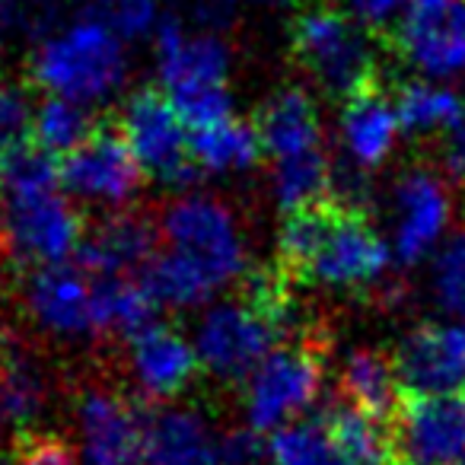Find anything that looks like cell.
<instances>
[{
    "label": "cell",
    "instance_id": "cell-1",
    "mask_svg": "<svg viewBox=\"0 0 465 465\" xmlns=\"http://www.w3.org/2000/svg\"><path fill=\"white\" fill-rule=\"evenodd\" d=\"M86 223L61 185V163L35 143L0 160V252L23 268L77 262Z\"/></svg>",
    "mask_w": 465,
    "mask_h": 465
},
{
    "label": "cell",
    "instance_id": "cell-2",
    "mask_svg": "<svg viewBox=\"0 0 465 465\" xmlns=\"http://www.w3.org/2000/svg\"><path fill=\"white\" fill-rule=\"evenodd\" d=\"M281 265L329 293H367L389 278V236L357 207L338 201L284 213L278 230Z\"/></svg>",
    "mask_w": 465,
    "mask_h": 465
},
{
    "label": "cell",
    "instance_id": "cell-3",
    "mask_svg": "<svg viewBox=\"0 0 465 465\" xmlns=\"http://www.w3.org/2000/svg\"><path fill=\"white\" fill-rule=\"evenodd\" d=\"M293 325V300L272 274H262L242 297H217L198 310L192 341L201 367L220 382H242Z\"/></svg>",
    "mask_w": 465,
    "mask_h": 465
},
{
    "label": "cell",
    "instance_id": "cell-4",
    "mask_svg": "<svg viewBox=\"0 0 465 465\" xmlns=\"http://www.w3.org/2000/svg\"><path fill=\"white\" fill-rule=\"evenodd\" d=\"M29 71L45 96H61L96 109L112 103L128 84V39L112 26L105 14L74 16L42 35L29 58Z\"/></svg>",
    "mask_w": 465,
    "mask_h": 465
},
{
    "label": "cell",
    "instance_id": "cell-5",
    "mask_svg": "<svg viewBox=\"0 0 465 465\" xmlns=\"http://www.w3.org/2000/svg\"><path fill=\"white\" fill-rule=\"evenodd\" d=\"M153 67L160 90L173 99L188 128L198 131L232 115V52L220 33L188 26L179 16L160 23L153 39Z\"/></svg>",
    "mask_w": 465,
    "mask_h": 465
},
{
    "label": "cell",
    "instance_id": "cell-6",
    "mask_svg": "<svg viewBox=\"0 0 465 465\" xmlns=\"http://www.w3.org/2000/svg\"><path fill=\"white\" fill-rule=\"evenodd\" d=\"M291 54L319 93L351 99L376 86L380 48L363 20L348 7L312 4L291 23Z\"/></svg>",
    "mask_w": 465,
    "mask_h": 465
},
{
    "label": "cell",
    "instance_id": "cell-7",
    "mask_svg": "<svg viewBox=\"0 0 465 465\" xmlns=\"http://www.w3.org/2000/svg\"><path fill=\"white\" fill-rule=\"evenodd\" d=\"M163 249L192 262L220 293L249 274V236L240 213L207 192H175L160 213Z\"/></svg>",
    "mask_w": 465,
    "mask_h": 465
},
{
    "label": "cell",
    "instance_id": "cell-8",
    "mask_svg": "<svg viewBox=\"0 0 465 465\" xmlns=\"http://www.w3.org/2000/svg\"><path fill=\"white\" fill-rule=\"evenodd\" d=\"M242 392V420L262 437L297 420L310 418L325 389V367L306 344H278L246 380Z\"/></svg>",
    "mask_w": 465,
    "mask_h": 465
},
{
    "label": "cell",
    "instance_id": "cell-9",
    "mask_svg": "<svg viewBox=\"0 0 465 465\" xmlns=\"http://www.w3.org/2000/svg\"><path fill=\"white\" fill-rule=\"evenodd\" d=\"M118 131L143 175L185 192L198 175L192 160V128L163 90H137L122 103Z\"/></svg>",
    "mask_w": 465,
    "mask_h": 465
},
{
    "label": "cell",
    "instance_id": "cell-10",
    "mask_svg": "<svg viewBox=\"0 0 465 465\" xmlns=\"http://www.w3.org/2000/svg\"><path fill=\"white\" fill-rule=\"evenodd\" d=\"M452 192L446 175L430 166H408L389 192V246L399 265L430 262L452 226Z\"/></svg>",
    "mask_w": 465,
    "mask_h": 465
},
{
    "label": "cell",
    "instance_id": "cell-11",
    "mask_svg": "<svg viewBox=\"0 0 465 465\" xmlns=\"http://www.w3.org/2000/svg\"><path fill=\"white\" fill-rule=\"evenodd\" d=\"M20 306L42 338L58 344H86L99 335L96 278L77 262L33 268L23 281Z\"/></svg>",
    "mask_w": 465,
    "mask_h": 465
},
{
    "label": "cell",
    "instance_id": "cell-12",
    "mask_svg": "<svg viewBox=\"0 0 465 465\" xmlns=\"http://www.w3.org/2000/svg\"><path fill=\"white\" fill-rule=\"evenodd\" d=\"M143 169L118 128H96L74 153L61 160V185L80 207L99 213L131 211L141 194Z\"/></svg>",
    "mask_w": 465,
    "mask_h": 465
},
{
    "label": "cell",
    "instance_id": "cell-13",
    "mask_svg": "<svg viewBox=\"0 0 465 465\" xmlns=\"http://www.w3.org/2000/svg\"><path fill=\"white\" fill-rule=\"evenodd\" d=\"M395 52L418 77H465V0H411L395 23Z\"/></svg>",
    "mask_w": 465,
    "mask_h": 465
},
{
    "label": "cell",
    "instance_id": "cell-14",
    "mask_svg": "<svg viewBox=\"0 0 465 465\" xmlns=\"http://www.w3.org/2000/svg\"><path fill=\"white\" fill-rule=\"evenodd\" d=\"M80 465H143V411L109 386H86L74 399Z\"/></svg>",
    "mask_w": 465,
    "mask_h": 465
},
{
    "label": "cell",
    "instance_id": "cell-15",
    "mask_svg": "<svg viewBox=\"0 0 465 465\" xmlns=\"http://www.w3.org/2000/svg\"><path fill=\"white\" fill-rule=\"evenodd\" d=\"M405 395L465 392V322L430 319L401 335L392 354Z\"/></svg>",
    "mask_w": 465,
    "mask_h": 465
},
{
    "label": "cell",
    "instance_id": "cell-16",
    "mask_svg": "<svg viewBox=\"0 0 465 465\" xmlns=\"http://www.w3.org/2000/svg\"><path fill=\"white\" fill-rule=\"evenodd\" d=\"M124 373L137 395L156 405H169L194 386L204 367H201L192 335L179 331L175 325L153 322L134 338H128Z\"/></svg>",
    "mask_w": 465,
    "mask_h": 465
},
{
    "label": "cell",
    "instance_id": "cell-17",
    "mask_svg": "<svg viewBox=\"0 0 465 465\" xmlns=\"http://www.w3.org/2000/svg\"><path fill=\"white\" fill-rule=\"evenodd\" d=\"M395 459L408 465L465 462L462 395H405L392 424Z\"/></svg>",
    "mask_w": 465,
    "mask_h": 465
},
{
    "label": "cell",
    "instance_id": "cell-18",
    "mask_svg": "<svg viewBox=\"0 0 465 465\" xmlns=\"http://www.w3.org/2000/svg\"><path fill=\"white\" fill-rule=\"evenodd\" d=\"M255 128H259L268 166L329 156L322 112H319L316 96L306 86H281V90H274L262 103Z\"/></svg>",
    "mask_w": 465,
    "mask_h": 465
},
{
    "label": "cell",
    "instance_id": "cell-19",
    "mask_svg": "<svg viewBox=\"0 0 465 465\" xmlns=\"http://www.w3.org/2000/svg\"><path fill=\"white\" fill-rule=\"evenodd\" d=\"M335 134L348 169L370 175L392 160L395 147H399V137L405 131H401L395 99H389L382 90L370 86V90L357 93V96L341 103Z\"/></svg>",
    "mask_w": 465,
    "mask_h": 465
},
{
    "label": "cell",
    "instance_id": "cell-20",
    "mask_svg": "<svg viewBox=\"0 0 465 465\" xmlns=\"http://www.w3.org/2000/svg\"><path fill=\"white\" fill-rule=\"evenodd\" d=\"M160 226L134 211L103 213V220L86 226L77 265L96 278H131L143 272L160 252Z\"/></svg>",
    "mask_w": 465,
    "mask_h": 465
},
{
    "label": "cell",
    "instance_id": "cell-21",
    "mask_svg": "<svg viewBox=\"0 0 465 465\" xmlns=\"http://www.w3.org/2000/svg\"><path fill=\"white\" fill-rule=\"evenodd\" d=\"M143 465H220V433L201 408L160 405L143 414Z\"/></svg>",
    "mask_w": 465,
    "mask_h": 465
},
{
    "label": "cell",
    "instance_id": "cell-22",
    "mask_svg": "<svg viewBox=\"0 0 465 465\" xmlns=\"http://www.w3.org/2000/svg\"><path fill=\"white\" fill-rule=\"evenodd\" d=\"M54 399L52 370L20 335H0V405L14 430H33Z\"/></svg>",
    "mask_w": 465,
    "mask_h": 465
},
{
    "label": "cell",
    "instance_id": "cell-23",
    "mask_svg": "<svg viewBox=\"0 0 465 465\" xmlns=\"http://www.w3.org/2000/svg\"><path fill=\"white\" fill-rule=\"evenodd\" d=\"M259 128L236 115H226L207 128L192 131V160L201 175L211 179H232V175L252 173L262 163Z\"/></svg>",
    "mask_w": 465,
    "mask_h": 465
},
{
    "label": "cell",
    "instance_id": "cell-24",
    "mask_svg": "<svg viewBox=\"0 0 465 465\" xmlns=\"http://www.w3.org/2000/svg\"><path fill=\"white\" fill-rule=\"evenodd\" d=\"M338 386L344 392V401L380 418H389L401 405V382L392 357L376 348H351L338 367Z\"/></svg>",
    "mask_w": 465,
    "mask_h": 465
},
{
    "label": "cell",
    "instance_id": "cell-25",
    "mask_svg": "<svg viewBox=\"0 0 465 465\" xmlns=\"http://www.w3.org/2000/svg\"><path fill=\"white\" fill-rule=\"evenodd\" d=\"M395 109L401 131L411 137H443L456 122L465 118V99L443 80L414 77L399 86Z\"/></svg>",
    "mask_w": 465,
    "mask_h": 465
},
{
    "label": "cell",
    "instance_id": "cell-26",
    "mask_svg": "<svg viewBox=\"0 0 465 465\" xmlns=\"http://www.w3.org/2000/svg\"><path fill=\"white\" fill-rule=\"evenodd\" d=\"M331 440L341 446L357 465H392L395 462V437L386 418L370 414L351 401H338L322 414Z\"/></svg>",
    "mask_w": 465,
    "mask_h": 465
},
{
    "label": "cell",
    "instance_id": "cell-27",
    "mask_svg": "<svg viewBox=\"0 0 465 465\" xmlns=\"http://www.w3.org/2000/svg\"><path fill=\"white\" fill-rule=\"evenodd\" d=\"M141 281L160 310H175V312L204 310L207 303H213V300L220 297L217 287H213L192 262L169 252V249H160V252L150 259Z\"/></svg>",
    "mask_w": 465,
    "mask_h": 465
},
{
    "label": "cell",
    "instance_id": "cell-28",
    "mask_svg": "<svg viewBox=\"0 0 465 465\" xmlns=\"http://www.w3.org/2000/svg\"><path fill=\"white\" fill-rule=\"evenodd\" d=\"M96 278V274H93ZM156 300L134 278H96V319L99 335L134 338L147 325L156 322Z\"/></svg>",
    "mask_w": 465,
    "mask_h": 465
},
{
    "label": "cell",
    "instance_id": "cell-29",
    "mask_svg": "<svg viewBox=\"0 0 465 465\" xmlns=\"http://www.w3.org/2000/svg\"><path fill=\"white\" fill-rule=\"evenodd\" d=\"M268 465H357L331 440L322 418H303L268 437Z\"/></svg>",
    "mask_w": 465,
    "mask_h": 465
},
{
    "label": "cell",
    "instance_id": "cell-30",
    "mask_svg": "<svg viewBox=\"0 0 465 465\" xmlns=\"http://www.w3.org/2000/svg\"><path fill=\"white\" fill-rule=\"evenodd\" d=\"M96 131L93 124V109L61 96H45L35 105L33 122V143L52 153L54 160H64L67 153L80 147L86 137Z\"/></svg>",
    "mask_w": 465,
    "mask_h": 465
},
{
    "label": "cell",
    "instance_id": "cell-31",
    "mask_svg": "<svg viewBox=\"0 0 465 465\" xmlns=\"http://www.w3.org/2000/svg\"><path fill=\"white\" fill-rule=\"evenodd\" d=\"M427 291L446 319L465 322V230L450 232L443 246L430 255Z\"/></svg>",
    "mask_w": 465,
    "mask_h": 465
},
{
    "label": "cell",
    "instance_id": "cell-32",
    "mask_svg": "<svg viewBox=\"0 0 465 465\" xmlns=\"http://www.w3.org/2000/svg\"><path fill=\"white\" fill-rule=\"evenodd\" d=\"M35 103L26 84L0 74V160L33 143Z\"/></svg>",
    "mask_w": 465,
    "mask_h": 465
},
{
    "label": "cell",
    "instance_id": "cell-33",
    "mask_svg": "<svg viewBox=\"0 0 465 465\" xmlns=\"http://www.w3.org/2000/svg\"><path fill=\"white\" fill-rule=\"evenodd\" d=\"M103 10L112 26L128 42L153 39L160 23L166 20V10H163L160 0H105Z\"/></svg>",
    "mask_w": 465,
    "mask_h": 465
},
{
    "label": "cell",
    "instance_id": "cell-34",
    "mask_svg": "<svg viewBox=\"0 0 465 465\" xmlns=\"http://www.w3.org/2000/svg\"><path fill=\"white\" fill-rule=\"evenodd\" d=\"M7 465H80V462H77V450H71L61 437L35 433V437L23 440V446L10 456Z\"/></svg>",
    "mask_w": 465,
    "mask_h": 465
},
{
    "label": "cell",
    "instance_id": "cell-35",
    "mask_svg": "<svg viewBox=\"0 0 465 465\" xmlns=\"http://www.w3.org/2000/svg\"><path fill=\"white\" fill-rule=\"evenodd\" d=\"M268 459V440L252 427L220 433V465H259Z\"/></svg>",
    "mask_w": 465,
    "mask_h": 465
},
{
    "label": "cell",
    "instance_id": "cell-36",
    "mask_svg": "<svg viewBox=\"0 0 465 465\" xmlns=\"http://www.w3.org/2000/svg\"><path fill=\"white\" fill-rule=\"evenodd\" d=\"M411 0H348V10L363 20L370 29L389 26V23H399L401 14L408 10Z\"/></svg>",
    "mask_w": 465,
    "mask_h": 465
},
{
    "label": "cell",
    "instance_id": "cell-37",
    "mask_svg": "<svg viewBox=\"0 0 465 465\" xmlns=\"http://www.w3.org/2000/svg\"><path fill=\"white\" fill-rule=\"evenodd\" d=\"M440 166L450 179L465 182V118L440 137Z\"/></svg>",
    "mask_w": 465,
    "mask_h": 465
},
{
    "label": "cell",
    "instance_id": "cell-38",
    "mask_svg": "<svg viewBox=\"0 0 465 465\" xmlns=\"http://www.w3.org/2000/svg\"><path fill=\"white\" fill-rule=\"evenodd\" d=\"M236 0H194V26L220 33V26H226L232 16Z\"/></svg>",
    "mask_w": 465,
    "mask_h": 465
},
{
    "label": "cell",
    "instance_id": "cell-39",
    "mask_svg": "<svg viewBox=\"0 0 465 465\" xmlns=\"http://www.w3.org/2000/svg\"><path fill=\"white\" fill-rule=\"evenodd\" d=\"M26 23V4L23 0H0V39L14 35Z\"/></svg>",
    "mask_w": 465,
    "mask_h": 465
},
{
    "label": "cell",
    "instance_id": "cell-40",
    "mask_svg": "<svg viewBox=\"0 0 465 465\" xmlns=\"http://www.w3.org/2000/svg\"><path fill=\"white\" fill-rule=\"evenodd\" d=\"M7 430H10V420H7V411L0 405V465H7Z\"/></svg>",
    "mask_w": 465,
    "mask_h": 465
},
{
    "label": "cell",
    "instance_id": "cell-41",
    "mask_svg": "<svg viewBox=\"0 0 465 465\" xmlns=\"http://www.w3.org/2000/svg\"><path fill=\"white\" fill-rule=\"evenodd\" d=\"M255 4H268V7H284V4H291V0H255Z\"/></svg>",
    "mask_w": 465,
    "mask_h": 465
},
{
    "label": "cell",
    "instance_id": "cell-42",
    "mask_svg": "<svg viewBox=\"0 0 465 465\" xmlns=\"http://www.w3.org/2000/svg\"><path fill=\"white\" fill-rule=\"evenodd\" d=\"M0 287H4V265H0Z\"/></svg>",
    "mask_w": 465,
    "mask_h": 465
},
{
    "label": "cell",
    "instance_id": "cell-43",
    "mask_svg": "<svg viewBox=\"0 0 465 465\" xmlns=\"http://www.w3.org/2000/svg\"><path fill=\"white\" fill-rule=\"evenodd\" d=\"M96 4H105V0H96Z\"/></svg>",
    "mask_w": 465,
    "mask_h": 465
},
{
    "label": "cell",
    "instance_id": "cell-44",
    "mask_svg": "<svg viewBox=\"0 0 465 465\" xmlns=\"http://www.w3.org/2000/svg\"><path fill=\"white\" fill-rule=\"evenodd\" d=\"M399 465H408V462H399Z\"/></svg>",
    "mask_w": 465,
    "mask_h": 465
},
{
    "label": "cell",
    "instance_id": "cell-45",
    "mask_svg": "<svg viewBox=\"0 0 465 465\" xmlns=\"http://www.w3.org/2000/svg\"><path fill=\"white\" fill-rule=\"evenodd\" d=\"M462 399H465V392H462Z\"/></svg>",
    "mask_w": 465,
    "mask_h": 465
}]
</instances>
